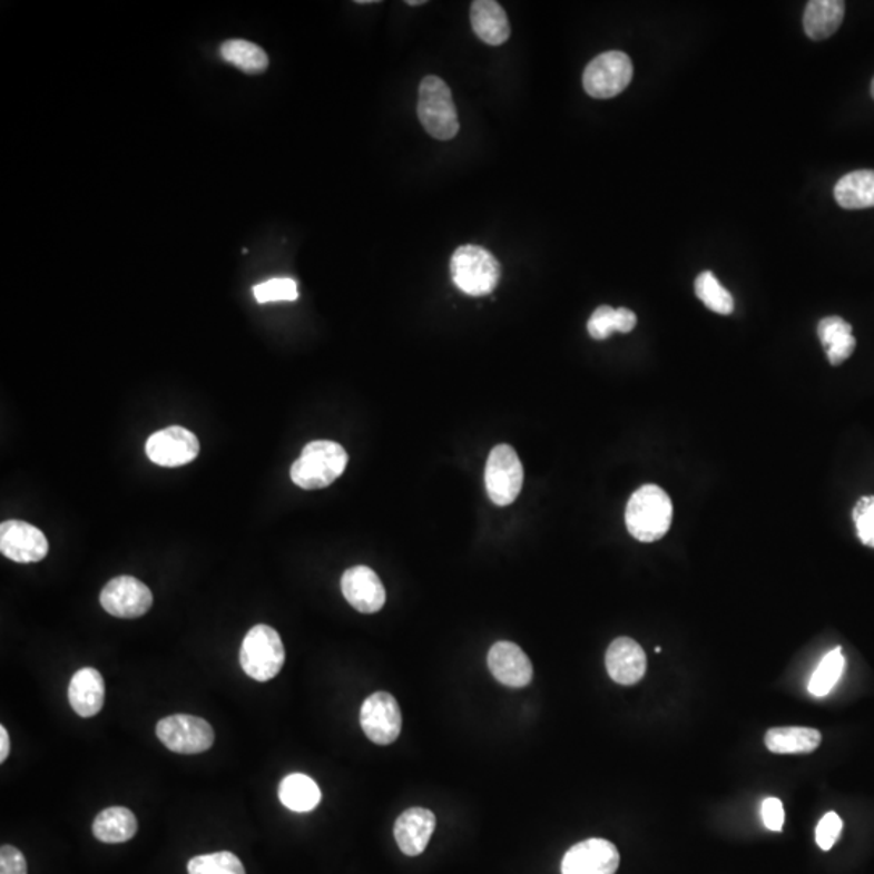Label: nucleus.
Masks as SVG:
<instances>
[{"instance_id":"nucleus-1","label":"nucleus","mask_w":874,"mask_h":874,"mask_svg":"<svg viewBox=\"0 0 874 874\" xmlns=\"http://www.w3.org/2000/svg\"><path fill=\"white\" fill-rule=\"evenodd\" d=\"M672 523V501L656 484H645L631 494L626 509L627 530L635 540L655 542L666 537Z\"/></svg>"},{"instance_id":"nucleus-33","label":"nucleus","mask_w":874,"mask_h":874,"mask_svg":"<svg viewBox=\"0 0 874 874\" xmlns=\"http://www.w3.org/2000/svg\"><path fill=\"white\" fill-rule=\"evenodd\" d=\"M842 827L841 816L837 813L829 812L823 816L818 827H816V844L819 845L822 851H831L836 841L839 839Z\"/></svg>"},{"instance_id":"nucleus-28","label":"nucleus","mask_w":874,"mask_h":874,"mask_svg":"<svg viewBox=\"0 0 874 874\" xmlns=\"http://www.w3.org/2000/svg\"><path fill=\"white\" fill-rule=\"evenodd\" d=\"M695 294L705 303L706 308L717 315H733L735 308L733 295L719 284L711 271L699 274L695 281Z\"/></svg>"},{"instance_id":"nucleus-38","label":"nucleus","mask_w":874,"mask_h":874,"mask_svg":"<svg viewBox=\"0 0 874 874\" xmlns=\"http://www.w3.org/2000/svg\"><path fill=\"white\" fill-rule=\"evenodd\" d=\"M872 96H873V99H874V78H873V81H872Z\"/></svg>"},{"instance_id":"nucleus-23","label":"nucleus","mask_w":874,"mask_h":874,"mask_svg":"<svg viewBox=\"0 0 874 874\" xmlns=\"http://www.w3.org/2000/svg\"><path fill=\"white\" fill-rule=\"evenodd\" d=\"M138 833L137 816L125 806H110L99 813L92 823V834L105 844H122Z\"/></svg>"},{"instance_id":"nucleus-37","label":"nucleus","mask_w":874,"mask_h":874,"mask_svg":"<svg viewBox=\"0 0 874 874\" xmlns=\"http://www.w3.org/2000/svg\"><path fill=\"white\" fill-rule=\"evenodd\" d=\"M406 3H409V6H412V7L413 6H423V3H426V0H409V2H406Z\"/></svg>"},{"instance_id":"nucleus-11","label":"nucleus","mask_w":874,"mask_h":874,"mask_svg":"<svg viewBox=\"0 0 874 874\" xmlns=\"http://www.w3.org/2000/svg\"><path fill=\"white\" fill-rule=\"evenodd\" d=\"M198 454V438L184 426L166 428L146 441V455L159 467H184Z\"/></svg>"},{"instance_id":"nucleus-3","label":"nucleus","mask_w":874,"mask_h":874,"mask_svg":"<svg viewBox=\"0 0 874 874\" xmlns=\"http://www.w3.org/2000/svg\"><path fill=\"white\" fill-rule=\"evenodd\" d=\"M416 112L420 124L434 140L449 141L459 134V112L451 88L436 75L421 80Z\"/></svg>"},{"instance_id":"nucleus-10","label":"nucleus","mask_w":874,"mask_h":874,"mask_svg":"<svg viewBox=\"0 0 874 874\" xmlns=\"http://www.w3.org/2000/svg\"><path fill=\"white\" fill-rule=\"evenodd\" d=\"M101 606L119 619H138L151 609L153 593L135 577H117L102 588Z\"/></svg>"},{"instance_id":"nucleus-15","label":"nucleus","mask_w":874,"mask_h":874,"mask_svg":"<svg viewBox=\"0 0 874 874\" xmlns=\"http://www.w3.org/2000/svg\"><path fill=\"white\" fill-rule=\"evenodd\" d=\"M488 666L498 682L510 688H523L533 680V665L519 645L498 641L488 655Z\"/></svg>"},{"instance_id":"nucleus-9","label":"nucleus","mask_w":874,"mask_h":874,"mask_svg":"<svg viewBox=\"0 0 874 874\" xmlns=\"http://www.w3.org/2000/svg\"><path fill=\"white\" fill-rule=\"evenodd\" d=\"M360 724L374 744H394L402 733V713L397 699L387 691L371 695L363 703Z\"/></svg>"},{"instance_id":"nucleus-32","label":"nucleus","mask_w":874,"mask_h":874,"mask_svg":"<svg viewBox=\"0 0 874 874\" xmlns=\"http://www.w3.org/2000/svg\"><path fill=\"white\" fill-rule=\"evenodd\" d=\"M858 540L874 549V495H863L852 510Z\"/></svg>"},{"instance_id":"nucleus-19","label":"nucleus","mask_w":874,"mask_h":874,"mask_svg":"<svg viewBox=\"0 0 874 874\" xmlns=\"http://www.w3.org/2000/svg\"><path fill=\"white\" fill-rule=\"evenodd\" d=\"M470 20L474 35L488 46H502L509 41V17L495 0H474L470 7Z\"/></svg>"},{"instance_id":"nucleus-18","label":"nucleus","mask_w":874,"mask_h":874,"mask_svg":"<svg viewBox=\"0 0 874 874\" xmlns=\"http://www.w3.org/2000/svg\"><path fill=\"white\" fill-rule=\"evenodd\" d=\"M69 701L78 716L99 715L106 701V684L101 672L92 667H84L75 672L69 685Z\"/></svg>"},{"instance_id":"nucleus-20","label":"nucleus","mask_w":874,"mask_h":874,"mask_svg":"<svg viewBox=\"0 0 874 874\" xmlns=\"http://www.w3.org/2000/svg\"><path fill=\"white\" fill-rule=\"evenodd\" d=\"M844 16L845 3L841 0H812L806 3L805 33L813 41L831 38L839 30Z\"/></svg>"},{"instance_id":"nucleus-2","label":"nucleus","mask_w":874,"mask_h":874,"mask_svg":"<svg viewBox=\"0 0 874 874\" xmlns=\"http://www.w3.org/2000/svg\"><path fill=\"white\" fill-rule=\"evenodd\" d=\"M348 455L334 441H313L303 448L302 455L291 469V478L302 490H323L331 487L347 469Z\"/></svg>"},{"instance_id":"nucleus-22","label":"nucleus","mask_w":874,"mask_h":874,"mask_svg":"<svg viewBox=\"0 0 874 874\" xmlns=\"http://www.w3.org/2000/svg\"><path fill=\"white\" fill-rule=\"evenodd\" d=\"M818 337L833 366L847 362L857 347L851 324L839 316H827L819 321Z\"/></svg>"},{"instance_id":"nucleus-13","label":"nucleus","mask_w":874,"mask_h":874,"mask_svg":"<svg viewBox=\"0 0 874 874\" xmlns=\"http://www.w3.org/2000/svg\"><path fill=\"white\" fill-rule=\"evenodd\" d=\"M620 855L606 839H588L573 845L562 860V874H616Z\"/></svg>"},{"instance_id":"nucleus-34","label":"nucleus","mask_w":874,"mask_h":874,"mask_svg":"<svg viewBox=\"0 0 874 874\" xmlns=\"http://www.w3.org/2000/svg\"><path fill=\"white\" fill-rule=\"evenodd\" d=\"M0 874H28L27 858L13 845L0 848Z\"/></svg>"},{"instance_id":"nucleus-21","label":"nucleus","mask_w":874,"mask_h":874,"mask_svg":"<svg viewBox=\"0 0 874 874\" xmlns=\"http://www.w3.org/2000/svg\"><path fill=\"white\" fill-rule=\"evenodd\" d=\"M765 744L776 755H808L822 745V733L812 727H773Z\"/></svg>"},{"instance_id":"nucleus-27","label":"nucleus","mask_w":874,"mask_h":874,"mask_svg":"<svg viewBox=\"0 0 874 874\" xmlns=\"http://www.w3.org/2000/svg\"><path fill=\"white\" fill-rule=\"evenodd\" d=\"M220 56L228 63L248 75L263 73L269 67V57L255 42L230 39L220 46Z\"/></svg>"},{"instance_id":"nucleus-24","label":"nucleus","mask_w":874,"mask_h":874,"mask_svg":"<svg viewBox=\"0 0 874 874\" xmlns=\"http://www.w3.org/2000/svg\"><path fill=\"white\" fill-rule=\"evenodd\" d=\"M834 196L845 209L873 208L874 170H855L844 175L834 188Z\"/></svg>"},{"instance_id":"nucleus-17","label":"nucleus","mask_w":874,"mask_h":874,"mask_svg":"<svg viewBox=\"0 0 874 874\" xmlns=\"http://www.w3.org/2000/svg\"><path fill=\"white\" fill-rule=\"evenodd\" d=\"M647 655L644 648L629 637L613 640L606 652V667L609 677L616 684L635 685L640 682L647 672Z\"/></svg>"},{"instance_id":"nucleus-26","label":"nucleus","mask_w":874,"mask_h":874,"mask_svg":"<svg viewBox=\"0 0 874 874\" xmlns=\"http://www.w3.org/2000/svg\"><path fill=\"white\" fill-rule=\"evenodd\" d=\"M635 326H637V315L631 310H613L609 305H602L588 321V334L595 341H606L613 333L629 334Z\"/></svg>"},{"instance_id":"nucleus-25","label":"nucleus","mask_w":874,"mask_h":874,"mask_svg":"<svg viewBox=\"0 0 874 874\" xmlns=\"http://www.w3.org/2000/svg\"><path fill=\"white\" fill-rule=\"evenodd\" d=\"M279 798L285 808L295 813L313 812L321 802V790L306 774H288L282 779Z\"/></svg>"},{"instance_id":"nucleus-5","label":"nucleus","mask_w":874,"mask_h":874,"mask_svg":"<svg viewBox=\"0 0 874 874\" xmlns=\"http://www.w3.org/2000/svg\"><path fill=\"white\" fill-rule=\"evenodd\" d=\"M284 662V644L273 627L259 623L246 634L240 649V665L246 676L256 682H267L281 672Z\"/></svg>"},{"instance_id":"nucleus-29","label":"nucleus","mask_w":874,"mask_h":874,"mask_svg":"<svg viewBox=\"0 0 874 874\" xmlns=\"http://www.w3.org/2000/svg\"><path fill=\"white\" fill-rule=\"evenodd\" d=\"M844 667L845 659L842 656L841 648L827 652L822 662H819L818 669L813 674L812 680H809V694L815 695V697H826L833 690L834 685L839 682Z\"/></svg>"},{"instance_id":"nucleus-12","label":"nucleus","mask_w":874,"mask_h":874,"mask_svg":"<svg viewBox=\"0 0 874 874\" xmlns=\"http://www.w3.org/2000/svg\"><path fill=\"white\" fill-rule=\"evenodd\" d=\"M0 551L13 562L35 563L48 556L49 542L33 524L7 520L0 524Z\"/></svg>"},{"instance_id":"nucleus-7","label":"nucleus","mask_w":874,"mask_h":874,"mask_svg":"<svg viewBox=\"0 0 874 874\" xmlns=\"http://www.w3.org/2000/svg\"><path fill=\"white\" fill-rule=\"evenodd\" d=\"M634 63L626 52L609 51L595 57L583 71V88L591 98L611 99L629 87Z\"/></svg>"},{"instance_id":"nucleus-30","label":"nucleus","mask_w":874,"mask_h":874,"mask_svg":"<svg viewBox=\"0 0 874 874\" xmlns=\"http://www.w3.org/2000/svg\"><path fill=\"white\" fill-rule=\"evenodd\" d=\"M188 874H246L244 863L232 852L198 855L188 862Z\"/></svg>"},{"instance_id":"nucleus-36","label":"nucleus","mask_w":874,"mask_h":874,"mask_svg":"<svg viewBox=\"0 0 874 874\" xmlns=\"http://www.w3.org/2000/svg\"><path fill=\"white\" fill-rule=\"evenodd\" d=\"M10 752V738L6 727H0V762H6Z\"/></svg>"},{"instance_id":"nucleus-16","label":"nucleus","mask_w":874,"mask_h":874,"mask_svg":"<svg viewBox=\"0 0 874 874\" xmlns=\"http://www.w3.org/2000/svg\"><path fill=\"white\" fill-rule=\"evenodd\" d=\"M436 829V816L431 809L409 808L399 816L394 836L399 848L406 857H416L426 851L431 836Z\"/></svg>"},{"instance_id":"nucleus-4","label":"nucleus","mask_w":874,"mask_h":874,"mask_svg":"<svg viewBox=\"0 0 874 874\" xmlns=\"http://www.w3.org/2000/svg\"><path fill=\"white\" fill-rule=\"evenodd\" d=\"M451 276L455 287L470 297H487L501 282L502 269L488 249L463 245L451 259Z\"/></svg>"},{"instance_id":"nucleus-6","label":"nucleus","mask_w":874,"mask_h":874,"mask_svg":"<svg viewBox=\"0 0 874 874\" xmlns=\"http://www.w3.org/2000/svg\"><path fill=\"white\" fill-rule=\"evenodd\" d=\"M523 465L515 449L508 444L495 445L488 456L484 483L488 495L495 505L513 504L523 488Z\"/></svg>"},{"instance_id":"nucleus-31","label":"nucleus","mask_w":874,"mask_h":874,"mask_svg":"<svg viewBox=\"0 0 874 874\" xmlns=\"http://www.w3.org/2000/svg\"><path fill=\"white\" fill-rule=\"evenodd\" d=\"M253 295L262 305L273 302H295L298 298L297 282L291 277H276L255 285Z\"/></svg>"},{"instance_id":"nucleus-8","label":"nucleus","mask_w":874,"mask_h":874,"mask_svg":"<svg viewBox=\"0 0 874 874\" xmlns=\"http://www.w3.org/2000/svg\"><path fill=\"white\" fill-rule=\"evenodd\" d=\"M156 734L170 752L180 755H198L214 745V729L208 720L192 715L164 717Z\"/></svg>"},{"instance_id":"nucleus-14","label":"nucleus","mask_w":874,"mask_h":874,"mask_svg":"<svg viewBox=\"0 0 874 874\" xmlns=\"http://www.w3.org/2000/svg\"><path fill=\"white\" fill-rule=\"evenodd\" d=\"M342 593L353 609L363 613L380 612L385 605L383 581L373 569L356 566L342 576Z\"/></svg>"},{"instance_id":"nucleus-35","label":"nucleus","mask_w":874,"mask_h":874,"mask_svg":"<svg viewBox=\"0 0 874 874\" xmlns=\"http://www.w3.org/2000/svg\"><path fill=\"white\" fill-rule=\"evenodd\" d=\"M762 816L763 823L769 831H777V833L783 831L786 815H784L783 802L779 798H766L762 805Z\"/></svg>"}]
</instances>
